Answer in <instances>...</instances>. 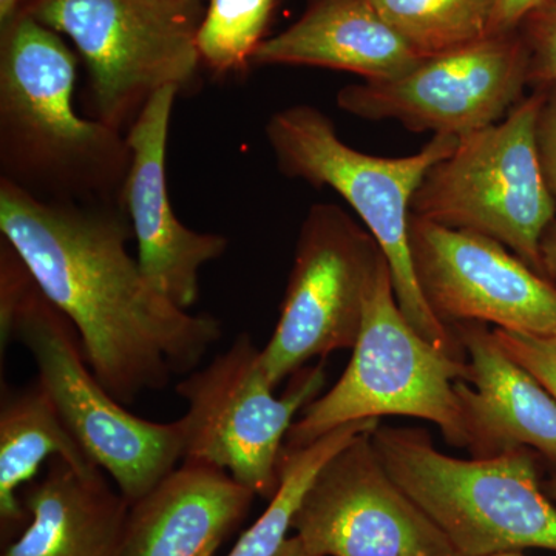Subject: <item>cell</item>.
Segmentation results:
<instances>
[{"instance_id": "1", "label": "cell", "mask_w": 556, "mask_h": 556, "mask_svg": "<svg viewBox=\"0 0 556 556\" xmlns=\"http://www.w3.org/2000/svg\"><path fill=\"white\" fill-rule=\"evenodd\" d=\"M0 232L72 321L87 364L123 405L200 367L222 321L160 294L127 251L124 204L49 203L0 181Z\"/></svg>"}, {"instance_id": "2", "label": "cell", "mask_w": 556, "mask_h": 556, "mask_svg": "<svg viewBox=\"0 0 556 556\" xmlns=\"http://www.w3.org/2000/svg\"><path fill=\"white\" fill-rule=\"evenodd\" d=\"M76 61L30 14L0 28V181L49 203L124 204L129 142L79 115Z\"/></svg>"}, {"instance_id": "3", "label": "cell", "mask_w": 556, "mask_h": 556, "mask_svg": "<svg viewBox=\"0 0 556 556\" xmlns=\"http://www.w3.org/2000/svg\"><path fill=\"white\" fill-rule=\"evenodd\" d=\"M265 135L280 174L332 189L356 212L386 254L399 306L413 328L439 350L466 358L455 332L439 320L420 291L408 232L420 182L459 138L433 135L419 152L401 159L369 155L343 142L331 118L308 104L278 110Z\"/></svg>"}, {"instance_id": "4", "label": "cell", "mask_w": 556, "mask_h": 556, "mask_svg": "<svg viewBox=\"0 0 556 556\" xmlns=\"http://www.w3.org/2000/svg\"><path fill=\"white\" fill-rule=\"evenodd\" d=\"M371 439L387 473L457 556L556 552V507L544 492L532 450L457 459L438 452L416 428L379 426Z\"/></svg>"}, {"instance_id": "5", "label": "cell", "mask_w": 556, "mask_h": 556, "mask_svg": "<svg viewBox=\"0 0 556 556\" xmlns=\"http://www.w3.org/2000/svg\"><path fill=\"white\" fill-rule=\"evenodd\" d=\"M468 378L467 361L428 342L404 316L387 262L365 303L345 372L327 394L303 408L289 428L285 450L306 447L336 428L382 416L430 420L448 444L468 448L455 391L457 380Z\"/></svg>"}, {"instance_id": "6", "label": "cell", "mask_w": 556, "mask_h": 556, "mask_svg": "<svg viewBox=\"0 0 556 556\" xmlns=\"http://www.w3.org/2000/svg\"><path fill=\"white\" fill-rule=\"evenodd\" d=\"M546 93L535 87L506 118L460 137L412 203V215L500 241L541 276V240L556 219L536 144Z\"/></svg>"}, {"instance_id": "7", "label": "cell", "mask_w": 556, "mask_h": 556, "mask_svg": "<svg viewBox=\"0 0 556 556\" xmlns=\"http://www.w3.org/2000/svg\"><path fill=\"white\" fill-rule=\"evenodd\" d=\"M30 351L38 380L87 455L129 503L141 500L185 460L188 426L135 416L101 386L84 356L78 332L38 283L0 331Z\"/></svg>"}, {"instance_id": "8", "label": "cell", "mask_w": 556, "mask_h": 556, "mask_svg": "<svg viewBox=\"0 0 556 556\" xmlns=\"http://www.w3.org/2000/svg\"><path fill=\"white\" fill-rule=\"evenodd\" d=\"M200 9L175 0H27L21 13L72 40L89 73L94 118L121 130L156 91L192 84Z\"/></svg>"}, {"instance_id": "9", "label": "cell", "mask_w": 556, "mask_h": 556, "mask_svg": "<svg viewBox=\"0 0 556 556\" xmlns=\"http://www.w3.org/2000/svg\"><path fill=\"white\" fill-rule=\"evenodd\" d=\"M324 361L292 375L277 397L262 365V350L243 332L229 350L178 382L188 404L185 459L222 468L262 497L276 495L281 453L295 416L320 396Z\"/></svg>"}, {"instance_id": "10", "label": "cell", "mask_w": 556, "mask_h": 556, "mask_svg": "<svg viewBox=\"0 0 556 556\" xmlns=\"http://www.w3.org/2000/svg\"><path fill=\"white\" fill-rule=\"evenodd\" d=\"M387 262L375 237L342 207L311 206L300 226L280 317L262 348L270 386L311 358L325 361L356 345L365 303Z\"/></svg>"}, {"instance_id": "11", "label": "cell", "mask_w": 556, "mask_h": 556, "mask_svg": "<svg viewBox=\"0 0 556 556\" xmlns=\"http://www.w3.org/2000/svg\"><path fill=\"white\" fill-rule=\"evenodd\" d=\"M529 86V50L517 28L424 58L396 78L343 87L338 105L372 123L460 138L506 118Z\"/></svg>"}, {"instance_id": "12", "label": "cell", "mask_w": 556, "mask_h": 556, "mask_svg": "<svg viewBox=\"0 0 556 556\" xmlns=\"http://www.w3.org/2000/svg\"><path fill=\"white\" fill-rule=\"evenodd\" d=\"M372 431L318 471L292 519L294 535L317 556H457L387 473Z\"/></svg>"}, {"instance_id": "13", "label": "cell", "mask_w": 556, "mask_h": 556, "mask_svg": "<svg viewBox=\"0 0 556 556\" xmlns=\"http://www.w3.org/2000/svg\"><path fill=\"white\" fill-rule=\"evenodd\" d=\"M420 291L442 324L556 334V287L500 241L409 215Z\"/></svg>"}, {"instance_id": "14", "label": "cell", "mask_w": 556, "mask_h": 556, "mask_svg": "<svg viewBox=\"0 0 556 556\" xmlns=\"http://www.w3.org/2000/svg\"><path fill=\"white\" fill-rule=\"evenodd\" d=\"M179 90L156 91L126 135L130 167L123 203L138 244V263L160 294L181 309L200 298V270L228 251L229 240L186 228L172 207L167 186V142Z\"/></svg>"}, {"instance_id": "15", "label": "cell", "mask_w": 556, "mask_h": 556, "mask_svg": "<svg viewBox=\"0 0 556 556\" xmlns=\"http://www.w3.org/2000/svg\"><path fill=\"white\" fill-rule=\"evenodd\" d=\"M468 357L470 378L457 380L468 452L478 457L530 448L556 466V397L477 321L450 325Z\"/></svg>"}, {"instance_id": "16", "label": "cell", "mask_w": 556, "mask_h": 556, "mask_svg": "<svg viewBox=\"0 0 556 556\" xmlns=\"http://www.w3.org/2000/svg\"><path fill=\"white\" fill-rule=\"evenodd\" d=\"M255 497L222 468L185 459L130 504L118 556H214Z\"/></svg>"}, {"instance_id": "17", "label": "cell", "mask_w": 556, "mask_h": 556, "mask_svg": "<svg viewBox=\"0 0 556 556\" xmlns=\"http://www.w3.org/2000/svg\"><path fill=\"white\" fill-rule=\"evenodd\" d=\"M422 60L372 0H308L294 24L260 43L252 64L339 70L380 80L404 75Z\"/></svg>"}, {"instance_id": "18", "label": "cell", "mask_w": 556, "mask_h": 556, "mask_svg": "<svg viewBox=\"0 0 556 556\" xmlns=\"http://www.w3.org/2000/svg\"><path fill=\"white\" fill-rule=\"evenodd\" d=\"M27 525L0 556H118L130 503L104 470L80 473L53 457L22 492Z\"/></svg>"}, {"instance_id": "19", "label": "cell", "mask_w": 556, "mask_h": 556, "mask_svg": "<svg viewBox=\"0 0 556 556\" xmlns=\"http://www.w3.org/2000/svg\"><path fill=\"white\" fill-rule=\"evenodd\" d=\"M61 457L80 473L101 470L65 426L56 405L36 379L3 393L0 405V526L2 535L27 525L22 503L25 486L36 481L43 463Z\"/></svg>"}, {"instance_id": "20", "label": "cell", "mask_w": 556, "mask_h": 556, "mask_svg": "<svg viewBox=\"0 0 556 556\" xmlns=\"http://www.w3.org/2000/svg\"><path fill=\"white\" fill-rule=\"evenodd\" d=\"M379 419L357 420L336 428L303 448L281 453L280 484L268 507L237 541L228 556H274L292 532V519L318 471L351 441L379 427Z\"/></svg>"}, {"instance_id": "21", "label": "cell", "mask_w": 556, "mask_h": 556, "mask_svg": "<svg viewBox=\"0 0 556 556\" xmlns=\"http://www.w3.org/2000/svg\"><path fill=\"white\" fill-rule=\"evenodd\" d=\"M383 20L420 58L486 38L496 0H372Z\"/></svg>"}, {"instance_id": "22", "label": "cell", "mask_w": 556, "mask_h": 556, "mask_svg": "<svg viewBox=\"0 0 556 556\" xmlns=\"http://www.w3.org/2000/svg\"><path fill=\"white\" fill-rule=\"evenodd\" d=\"M277 0H208L197 31L201 64L217 75L247 70L265 40Z\"/></svg>"}, {"instance_id": "23", "label": "cell", "mask_w": 556, "mask_h": 556, "mask_svg": "<svg viewBox=\"0 0 556 556\" xmlns=\"http://www.w3.org/2000/svg\"><path fill=\"white\" fill-rule=\"evenodd\" d=\"M530 56V86L556 87V0H547L519 25Z\"/></svg>"}, {"instance_id": "24", "label": "cell", "mask_w": 556, "mask_h": 556, "mask_svg": "<svg viewBox=\"0 0 556 556\" xmlns=\"http://www.w3.org/2000/svg\"><path fill=\"white\" fill-rule=\"evenodd\" d=\"M500 345L556 397V334L533 336L493 328Z\"/></svg>"}, {"instance_id": "25", "label": "cell", "mask_w": 556, "mask_h": 556, "mask_svg": "<svg viewBox=\"0 0 556 556\" xmlns=\"http://www.w3.org/2000/svg\"><path fill=\"white\" fill-rule=\"evenodd\" d=\"M546 87V100L538 118L536 144L544 177L556 201V87Z\"/></svg>"}, {"instance_id": "26", "label": "cell", "mask_w": 556, "mask_h": 556, "mask_svg": "<svg viewBox=\"0 0 556 556\" xmlns=\"http://www.w3.org/2000/svg\"><path fill=\"white\" fill-rule=\"evenodd\" d=\"M547 0H496L490 35L517 30L521 22Z\"/></svg>"}, {"instance_id": "27", "label": "cell", "mask_w": 556, "mask_h": 556, "mask_svg": "<svg viewBox=\"0 0 556 556\" xmlns=\"http://www.w3.org/2000/svg\"><path fill=\"white\" fill-rule=\"evenodd\" d=\"M541 269L543 276L556 287V219L541 240Z\"/></svg>"}, {"instance_id": "28", "label": "cell", "mask_w": 556, "mask_h": 556, "mask_svg": "<svg viewBox=\"0 0 556 556\" xmlns=\"http://www.w3.org/2000/svg\"><path fill=\"white\" fill-rule=\"evenodd\" d=\"M25 0H0V28L7 27L14 17L20 16Z\"/></svg>"}, {"instance_id": "29", "label": "cell", "mask_w": 556, "mask_h": 556, "mask_svg": "<svg viewBox=\"0 0 556 556\" xmlns=\"http://www.w3.org/2000/svg\"><path fill=\"white\" fill-rule=\"evenodd\" d=\"M274 556H317L311 554L308 548L303 546L302 541L298 536L291 535L285 541L283 546L278 548V552Z\"/></svg>"}, {"instance_id": "30", "label": "cell", "mask_w": 556, "mask_h": 556, "mask_svg": "<svg viewBox=\"0 0 556 556\" xmlns=\"http://www.w3.org/2000/svg\"><path fill=\"white\" fill-rule=\"evenodd\" d=\"M543 489L547 496L556 503V473L547 482H544Z\"/></svg>"}, {"instance_id": "31", "label": "cell", "mask_w": 556, "mask_h": 556, "mask_svg": "<svg viewBox=\"0 0 556 556\" xmlns=\"http://www.w3.org/2000/svg\"><path fill=\"white\" fill-rule=\"evenodd\" d=\"M495 556H525L521 554V552H507V554H500Z\"/></svg>"}, {"instance_id": "32", "label": "cell", "mask_w": 556, "mask_h": 556, "mask_svg": "<svg viewBox=\"0 0 556 556\" xmlns=\"http://www.w3.org/2000/svg\"><path fill=\"white\" fill-rule=\"evenodd\" d=\"M175 2H182L186 3V5L201 7L200 3H193L190 2V0H175Z\"/></svg>"}, {"instance_id": "33", "label": "cell", "mask_w": 556, "mask_h": 556, "mask_svg": "<svg viewBox=\"0 0 556 556\" xmlns=\"http://www.w3.org/2000/svg\"><path fill=\"white\" fill-rule=\"evenodd\" d=\"M190 2L200 3V5H201V2H203V0H190Z\"/></svg>"}, {"instance_id": "34", "label": "cell", "mask_w": 556, "mask_h": 556, "mask_svg": "<svg viewBox=\"0 0 556 556\" xmlns=\"http://www.w3.org/2000/svg\"><path fill=\"white\" fill-rule=\"evenodd\" d=\"M25 2H27V0H25ZM22 9H24V7H22Z\"/></svg>"}]
</instances>
